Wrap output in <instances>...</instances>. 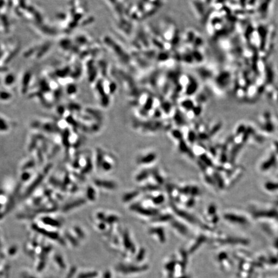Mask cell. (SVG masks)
<instances>
[{"mask_svg":"<svg viewBox=\"0 0 278 278\" xmlns=\"http://www.w3.org/2000/svg\"><path fill=\"white\" fill-rule=\"evenodd\" d=\"M131 210L135 211L139 214L145 216H153L157 214V210L153 209H148L143 205L139 204H133L131 206Z\"/></svg>","mask_w":278,"mask_h":278,"instance_id":"6da1fadb","label":"cell"},{"mask_svg":"<svg viewBox=\"0 0 278 278\" xmlns=\"http://www.w3.org/2000/svg\"><path fill=\"white\" fill-rule=\"evenodd\" d=\"M156 158H157V156H156L155 153H150L140 157L138 160V163H140V164H149V163L154 162L156 160Z\"/></svg>","mask_w":278,"mask_h":278,"instance_id":"7a4b0ae2","label":"cell"},{"mask_svg":"<svg viewBox=\"0 0 278 278\" xmlns=\"http://www.w3.org/2000/svg\"><path fill=\"white\" fill-rule=\"evenodd\" d=\"M95 184L98 186V187L107 189H114L116 188V184L111 181L97 180L95 182Z\"/></svg>","mask_w":278,"mask_h":278,"instance_id":"3957f363","label":"cell"},{"mask_svg":"<svg viewBox=\"0 0 278 278\" xmlns=\"http://www.w3.org/2000/svg\"><path fill=\"white\" fill-rule=\"evenodd\" d=\"M150 233L151 234H157L160 240H161L162 243L166 241V237H165V234H164V232H163V230L162 228H153L150 230Z\"/></svg>","mask_w":278,"mask_h":278,"instance_id":"277c9868","label":"cell"},{"mask_svg":"<svg viewBox=\"0 0 278 278\" xmlns=\"http://www.w3.org/2000/svg\"><path fill=\"white\" fill-rule=\"evenodd\" d=\"M147 266H142V267H135V266H131V267H124L122 268L120 270L122 271L125 273L128 272H139L142 271V270H146Z\"/></svg>","mask_w":278,"mask_h":278,"instance_id":"5b68a950","label":"cell"},{"mask_svg":"<svg viewBox=\"0 0 278 278\" xmlns=\"http://www.w3.org/2000/svg\"><path fill=\"white\" fill-rule=\"evenodd\" d=\"M150 176V171H143L140 172L136 177V180L137 182H143L148 178Z\"/></svg>","mask_w":278,"mask_h":278,"instance_id":"8992f818","label":"cell"},{"mask_svg":"<svg viewBox=\"0 0 278 278\" xmlns=\"http://www.w3.org/2000/svg\"><path fill=\"white\" fill-rule=\"evenodd\" d=\"M139 193V191H133L131 193H128L126 195H125L123 196V201H125V202H128V201H129L130 200H133V198L138 195V194Z\"/></svg>","mask_w":278,"mask_h":278,"instance_id":"52a82bcc","label":"cell"},{"mask_svg":"<svg viewBox=\"0 0 278 278\" xmlns=\"http://www.w3.org/2000/svg\"><path fill=\"white\" fill-rule=\"evenodd\" d=\"M172 225L173 226V227L177 228L178 231H180V233L182 234L187 233V229H186V228H185L182 224L178 223L177 222H174L172 223Z\"/></svg>","mask_w":278,"mask_h":278,"instance_id":"ba28073f","label":"cell"},{"mask_svg":"<svg viewBox=\"0 0 278 278\" xmlns=\"http://www.w3.org/2000/svg\"><path fill=\"white\" fill-rule=\"evenodd\" d=\"M165 200V197L162 195H159L156 196H153L152 198V201L155 205H160L162 204Z\"/></svg>","mask_w":278,"mask_h":278,"instance_id":"9c48e42d","label":"cell"},{"mask_svg":"<svg viewBox=\"0 0 278 278\" xmlns=\"http://www.w3.org/2000/svg\"><path fill=\"white\" fill-rule=\"evenodd\" d=\"M101 167H102V169H103L104 171H108L112 168V165L111 162L108 161V160H104Z\"/></svg>","mask_w":278,"mask_h":278,"instance_id":"30bf717a","label":"cell"},{"mask_svg":"<svg viewBox=\"0 0 278 278\" xmlns=\"http://www.w3.org/2000/svg\"><path fill=\"white\" fill-rule=\"evenodd\" d=\"M171 135H172L174 139L180 140V141L182 139V133L180 130H178V129H174V130H173L172 133H171Z\"/></svg>","mask_w":278,"mask_h":278,"instance_id":"8fae6325","label":"cell"},{"mask_svg":"<svg viewBox=\"0 0 278 278\" xmlns=\"http://www.w3.org/2000/svg\"><path fill=\"white\" fill-rule=\"evenodd\" d=\"M87 196L91 200H94L96 198V192L93 188H90L87 190Z\"/></svg>","mask_w":278,"mask_h":278,"instance_id":"7c38bea8","label":"cell"},{"mask_svg":"<svg viewBox=\"0 0 278 278\" xmlns=\"http://www.w3.org/2000/svg\"><path fill=\"white\" fill-rule=\"evenodd\" d=\"M152 174L153 175V177H154L156 182H158V184H162V183L163 182V178L161 176H160L161 174L159 175L158 172H154V173H152Z\"/></svg>","mask_w":278,"mask_h":278,"instance_id":"4fadbf2b","label":"cell"},{"mask_svg":"<svg viewBox=\"0 0 278 278\" xmlns=\"http://www.w3.org/2000/svg\"><path fill=\"white\" fill-rule=\"evenodd\" d=\"M171 219V217L170 215H163L161 216V217H158V218H157L156 221H158V222H165V221L169 220Z\"/></svg>","mask_w":278,"mask_h":278,"instance_id":"5bb4252c","label":"cell"},{"mask_svg":"<svg viewBox=\"0 0 278 278\" xmlns=\"http://www.w3.org/2000/svg\"><path fill=\"white\" fill-rule=\"evenodd\" d=\"M105 220L108 223H114L118 220V218L115 215H112L108 216L107 218H105Z\"/></svg>","mask_w":278,"mask_h":278,"instance_id":"9a60e30c","label":"cell"},{"mask_svg":"<svg viewBox=\"0 0 278 278\" xmlns=\"http://www.w3.org/2000/svg\"><path fill=\"white\" fill-rule=\"evenodd\" d=\"M124 242H125V245H126V247L127 248L130 249V248H131V243L130 239H129V238L128 237V236L127 234H125V235H124Z\"/></svg>","mask_w":278,"mask_h":278,"instance_id":"2e32d148","label":"cell"},{"mask_svg":"<svg viewBox=\"0 0 278 278\" xmlns=\"http://www.w3.org/2000/svg\"><path fill=\"white\" fill-rule=\"evenodd\" d=\"M195 133H193L192 131L189 133V134H188V139H189V140L190 142H193V140H195V139H195Z\"/></svg>","mask_w":278,"mask_h":278,"instance_id":"e0dca14e","label":"cell"},{"mask_svg":"<svg viewBox=\"0 0 278 278\" xmlns=\"http://www.w3.org/2000/svg\"><path fill=\"white\" fill-rule=\"evenodd\" d=\"M144 254H145V252H144V250H141V251H140L138 257H137V259H138V260H142V257H143V256L144 255Z\"/></svg>","mask_w":278,"mask_h":278,"instance_id":"ac0fdd59","label":"cell"}]
</instances>
